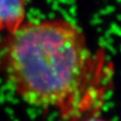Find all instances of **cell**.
<instances>
[{
  "label": "cell",
  "mask_w": 121,
  "mask_h": 121,
  "mask_svg": "<svg viewBox=\"0 0 121 121\" xmlns=\"http://www.w3.org/2000/svg\"><path fill=\"white\" fill-rule=\"evenodd\" d=\"M104 56L65 19L24 22L4 39L0 71L9 88L31 106L56 109L66 121L99 108L108 86Z\"/></svg>",
  "instance_id": "6da1fadb"
},
{
  "label": "cell",
  "mask_w": 121,
  "mask_h": 121,
  "mask_svg": "<svg viewBox=\"0 0 121 121\" xmlns=\"http://www.w3.org/2000/svg\"><path fill=\"white\" fill-rule=\"evenodd\" d=\"M27 1H0V32L11 35L23 24Z\"/></svg>",
  "instance_id": "7a4b0ae2"
},
{
  "label": "cell",
  "mask_w": 121,
  "mask_h": 121,
  "mask_svg": "<svg viewBox=\"0 0 121 121\" xmlns=\"http://www.w3.org/2000/svg\"><path fill=\"white\" fill-rule=\"evenodd\" d=\"M82 121H108L107 119H105L103 117H100L97 115H91L90 117H87L86 118H84Z\"/></svg>",
  "instance_id": "3957f363"
}]
</instances>
